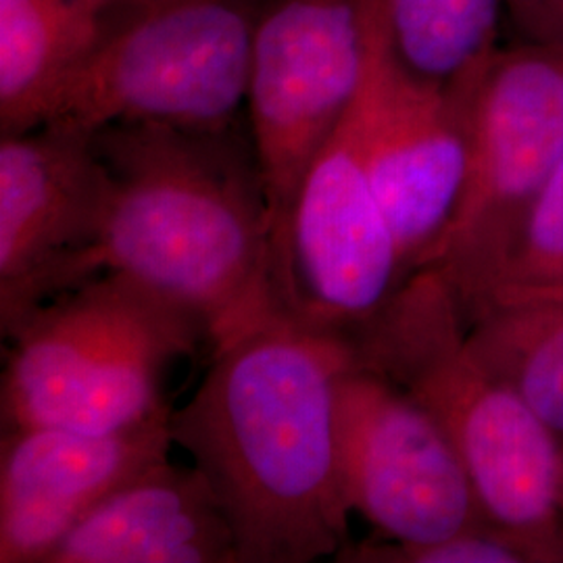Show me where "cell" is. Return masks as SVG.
I'll use <instances>...</instances> for the list:
<instances>
[{
    "mask_svg": "<svg viewBox=\"0 0 563 563\" xmlns=\"http://www.w3.org/2000/svg\"><path fill=\"white\" fill-rule=\"evenodd\" d=\"M349 344L280 313L211 351L172 439L218 495L241 563H309L349 543L334 384Z\"/></svg>",
    "mask_w": 563,
    "mask_h": 563,
    "instance_id": "cell-1",
    "label": "cell"
},
{
    "mask_svg": "<svg viewBox=\"0 0 563 563\" xmlns=\"http://www.w3.org/2000/svg\"><path fill=\"white\" fill-rule=\"evenodd\" d=\"M111 207L86 274H123L201 320L211 351L286 313L251 132L113 123L92 134Z\"/></svg>",
    "mask_w": 563,
    "mask_h": 563,
    "instance_id": "cell-2",
    "label": "cell"
},
{
    "mask_svg": "<svg viewBox=\"0 0 563 563\" xmlns=\"http://www.w3.org/2000/svg\"><path fill=\"white\" fill-rule=\"evenodd\" d=\"M353 360L397 384L455 446L484 520L537 562H563V444L467 342L443 274L413 269L383 309L342 336Z\"/></svg>",
    "mask_w": 563,
    "mask_h": 563,
    "instance_id": "cell-3",
    "label": "cell"
},
{
    "mask_svg": "<svg viewBox=\"0 0 563 563\" xmlns=\"http://www.w3.org/2000/svg\"><path fill=\"white\" fill-rule=\"evenodd\" d=\"M7 341L2 432H113L169 407L165 374L209 334L178 302L109 272L42 302Z\"/></svg>",
    "mask_w": 563,
    "mask_h": 563,
    "instance_id": "cell-4",
    "label": "cell"
},
{
    "mask_svg": "<svg viewBox=\"0 0 563 563\" xmlns=\"http://www.w3.org/2000/svg\"><path fill=\"white\" fill-rule=\"evenodd\" d=\"M265 4L162 0L113 18L44 125L90 136L113 123L239 125Z\"/></svg>",
    "mask_w": 563,
    "mask_h": 563,
    "instance_id": "cell-5",
    "label": "cell"
},
{
    "mask_svg": "<svg viewBox=\"0 0 563 563\" xmlns=\"http://www.w3.org/2000/svg\"><path fill=\"white\" fill-rule=\"evenodd\" d=\"M465 107L470 165L462 201L422 267L443 274L467 316L562 159L563 46L501 48L467 88Z\"/></svg>",
    "mask_w": 563,
    "mask_h": 563,
    "instance_id": "cell-6",
    "label": "cell"
},
{
    "mask_svg": "<svg viewBox=\"0 0 563 563\" xmlns=\"http://www.w3.org/2000/svg\"><path fill=\"white\" fill-rule=\"evenodd\" d=\"M363 0H269L253 42L246 123L272 216L276 282L297 192L362 92Z\"/></svg>",
    "mask_w": 563,
    "mask_h": 563,
    "instance_id": "cell-7",
    "label": "cell"
},
{
    "mask_svg": "<svg viewBox=\"0 0 563 563\" xmlns=\"http://www.w3.org/2000/svg\"><path fill=\"white\" fill-rule=\"evenodd\" d=\"M334 423L344 501L378 539L432 543L488 523L443 428L353 355L334 384Z\"/></svg>",
    "mask_w": 563,
    "mask_h": 563,
    "instance_id": "cell-8",
    "label": "cell"
},
{
    "mask_svg": "<svg viewBox=\"0 0 563 563\" xmlns=\"http://www.w3.org/2000/svg\"><path fill=\"white\" fill-rule=\"evenodd\" d=\"M111 178L90 134L41 125L0 139V332L88 280Z\"/></svg>",
    "mask_w": 563,
    "mask_h": 563,
    "instance_id": "cell-9",
    "label": "cell"
},
{
    "mask_svg": "<svg viewBox=\"0 0 563 563\" xmlns=\"http://www.w3.org/2000/svg\"><path fill=\"white\" fill-rule=\"evenodd\" d=\"M405 278L349 113L307 169L292 205L282 307L305 325L342 339L369 322Z\"/></svg>",
    "mask_w": 563,
    "mask_h": 563,
    "instance_id": "cell-10",
    "label": "cell"
},
{
    "mask_svg": "<svg viewBox=\"0 0 563 563\" xmlns=\"http://www.w3.org/2000/svg\"><path fill=\"white\" fill-rule=\"evenodd\" d=\"M465 92L411 78L369 36L351 121L405 276L422 267L462 201L470 165Z\"/></svg>",
    "mask_w": 563,
    "mask_h": 563,
    "instance_id": "cell-11",
    "label": "cell"
},
{
    "mask_svg": "<svg viewBox=\"0 0 563 563\" xmlns=\"http://www.w3.org/2000/svg\"><path fill=\"white\" fill-rule=\"evenodd\" d=\"M174 407L113 432L21 428L0 441V563H46L121 486L169 460Z\"/></svg>",
    "mask_w": 563,
    "mask_h": 563,
    "instance_id": "cell-12",
    "label": "cell"
},
{
    "mask_svg": "<svg viewBox=\"0 0 563 563\" xmlns=\"http://www.w3.org/2000/svg\"><path fill=\"white\" fill-rule=\"evenodd\" d=\"M46 563H241V551L201 472L165 460L95 507Z\"/></svg>",
    "mask_w": 563,
    "mask_h": 563,
    "instance_id": "cell-13",
    "label": "cell"
},
{
    "mask_svg": "<svg viewBox=\"0 0 563 563\" xmlns=\"http://www.w3.org/2000/svg\"><path fill=\"white\" fill-rule=\"evenodd\" d=\"M111 15L97 0H0V134L51 120Z\"/></svg>",
    "mask_w": 563,
    "mask_h": 563,
    "instance_id": "cell-14",
    "label": "cell"
},
{
    "mask_svg": "<svg viewBox=\"0 0 563 563\" xmlns=\"http://www.w3.org/2000/svg\"><path fill=\"white\" fill-rule=\"evenodd\" d=\"M367 30L416 80L467 90L501 51L505 0H363Z\"/></svg>",
    "mask_w": 563,
    "mask_h": 563,
    "instance_id": "cell-15",
    "label": "cell"
},
{
    "mask_svg": "<svg viewBox=\"0 0 563 563\" xmlns=\"http://www.w3.org/2000/svg\"><path fill=\"white\" fill-rule=\"evenodd\" d=\"M465 320L474 355L563 444V297L488 302Z\"/></svg>",
    "mask_w": 563,
    "mask_h": 563,
    "instance_id": "cell-16",
    "label": "cell"
},
{
    "mask_svg": "<svg viewBox=\"0 0 563 563\" xmlns=\"http://www.w3.org/2000/svg\"><path fill=\"white\" fill-rule=\"evenodd\" d=\"M528 297H563V155L530 205L483 299L465 318L488 302Z\"/></svg>",
    "mask_w": 563,
    "mask_h": 563,
    "instance_id": "cell-17",
    "label": "cell"
},
{
    "mask_svg": "<svg viewBox=\"0 0 563 563\" xmlns=\"http://www.w3.org/2000/svg\"><path fill=\"white\" fill-rule=\"evenodd\" d=\"M344 563H534L537 558L495 526H476L432 543H395L369 539L342 547Z\"/></svg>",
    "mask_w": 563,
    "mask_h": 563,
    "instance_id": "cell-18",
    "label": "cell"
},
{
    "mask_svg": "<svg viewBox=\"0 0 563 563\" xmlns=\"http://www.w3.org/2000/svg\"><path fill=\"white\" fill-rule=\"evenodd\" d=\"M505 7L522 42L563 46V0H505Z\"/></svg>",
    "mask_w": 563,
    "mask_h": 563,
    "instance_id": "cell-19",
    "label": "cell"
},
{
    "mask_svg": "<svg viewBox=\"0 0 563 563\" xmlns=\"http://www.w3.org/2000/svg\"><path fill=\"white\" fill-rule=\"evenodd\" d=\"M101 4L102 9L113 18H120L125 13H132V11H139L144 7H151L155 2H162V0H97Z\"/></svg>",
    "mask_w": 563,
    "mask_h": 563,
    "instance_id": "cell-20",
    "label": "cell"
},
{
    "mask_svg": "<svg viewBox=\"0 0 563 563\" xmlns=\"http://www.w3.org/2000/svg\"><path fill=\"white\" fill-rule=\"evenodd\" d=\"M560 505H562V526H563V470H562V490H560Z\"/></svg>",
    "mask_w": 563,
    "mask_h": 563,
    "instance_id": "cell-21",
    "label": "cell"
}]
</instances>
